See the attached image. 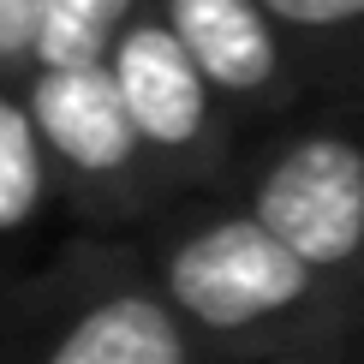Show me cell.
<instances>
[{"label":"cell","instance_id":"6da1fadb","mask_svg":"<svg viewBox=\"0 0 364 364\" xmlns=\"http://www.w3.org/2000/svg\"><path fill=\"white\" fill-rule=\"evenodd\" d=\"M132 239L173 311L209 341L221 364L305 353L364 358V311L341 287H328L281 233H269L233 191L186 197Z\"/></svg>","mask_w":364,"mask_h":364},{"label":"cell","instance_id":"7a4b0ae2","mask_svg":"<svg viewBox=\"0 0 364 364\" xmlns=\"http://www.w3.org/2000/svg\"><path fill=\"white\" fill-rule=\"evenodd\" d=\"M0 364H221L138 239L78 233L0 287Z\"/></svg>","mask_w":364,"mask_h":364},{"label":"cell","instance_id":"3957f363","mask_svg":"<svg viewBox=\"0 0 364 364\" xmlns=\"http://www.w3.org/2000/svg\"><path fill=\"white\" fill-rule=\"evenodd\" d=\"M227 191L364 311V126L293 114L239 156Z\"/></svg>","mask_w":364,"mask_h":364},{"label":"cell","instance_id":"277c9868","mask_svg":"<svg viewBox=\"0 0 364 364\" xmlns=\"http://www.w3.org/2000/svg\"><path fill=\"white\" fill-rule=\"evenodd\" d=\"M30 114H36L48 156L60 168L66 215L84 233L132 239L161 209H173V191L161 186L156 161L126 114V96L114 84V66H72V72H30L24 78Z\"/></svg>","mask_w":364,"mask_h":364},{"label":"cell","instance_id":"5b68a950","mask_svg":"<svg viewBox=\"0 0 364 364\" xmlns=\"http://www.w3.org/2000/svg\"><path fill=\"white\" fill-rule=\"evenodd\" d=\"M108 66H114V84L126 96V114L138 126L149 161H156L161 186L173 191V203L203 197V191H227L239 156H245L239 149V119L227 114V102L203 78L191 48L173 36V24L149 0L119 30Z\"/></svg>","mask_w":364,"mask_h":364},{"label":"cell","instance_id":"8992f818","mask_svg":"<svg viewBox=\"0 0 364 364\" xmlns=\"http://www.w3.org/2000/svg\"><path fill=\"white\" fill-rule=\"evenodd\" d=\"M173 36L191 48L203 78L215 84L239 132H275L281 119L305 114L311 78L299 66L293 42L275 30L263 0H149Z\"/></svg>","mask_w":364,"mask_h":364},{"label":"cell","instance_id":"52a82bcc","mask_svg":"<svg viewBox=\"0 0 364 364\" xmlns=\"http://www.w3.org/2000/svg\"><path fill=\"white\" fill-rule=\"evenodd\" d=\"M54 215H66V191L48 138L30 114L24 84H0V257L30 251Z\"/></svg>","mask_w":364,"mask_h":364},{"label":"cell","instance_id":"ba28073f","mask_svg":"<svg viewBox=\"0 0 364 364\" xmlns=\"http://www.w3.org/2000/svg\"><path fill=\"white\" fill-rule=\"evenodd\" d=\"M311 90L364 96V0H263Z\"/></svg>","mask_w":364,"mask_h":364},{"label":"cell","instance_id":"9c48e42d","mask_svg":"<svg viewBox=\"0 0 364 364\" xmlns=\"http://www.w3.org/2000/svg\"><path fill=\"white\" fill-rule=\"evenodd\" d=\"M144 0H42L30 72H72V66H108L119 30L138 18Z\"/></svg>","mask_w":364,"mask_h":364},{"label":"cell","instance_id":"30bf717a","mask_svg":"<svg viewBox=\"0 0 364 364\" xmlns=\"http://www.w3.org/2000/svg\"><path fill=\"white\" fill-rule=\"evenodd\" d=\"M42 0H0V84L30 78V48H36Z\"/></svg>","mask_w":364,"mask_h":364},{"label":"cell","instance_id":"8fae6325","mask_svg":"<svg viewBox=\"0 0 364 364\" xmlns=\"http://www.w3.org/2000/svg\"><path fill=\"white\" fill-rule=\"evenodd\" d=\"M263 364H364L358 353H305V358H263Z\"/></svg>","mask_w":364,"mask_h":364}]
</instances>
